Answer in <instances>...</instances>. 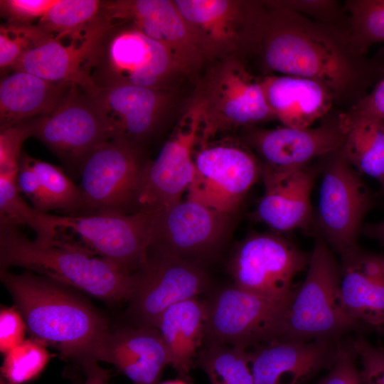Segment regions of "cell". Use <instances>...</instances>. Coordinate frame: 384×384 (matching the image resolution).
I'll list each match as a JSON object with an SVG mask.
<instances>
[{
  "label": "cell",
  "mask_w": 384,
  "mask_h": 384,
  "mask_svg": "<svg viewBox=\"0 0 384 384\" xmlns=\"http://www.w3.org/2000/svg\"><path fill=\"white\" fill-rule=\"evenodd\" d=\"M358 324L343 303L339 263L321 237L314 242L306 277L289 302L283 340L338 338Z\"/></svg>",
  "instance_id": "4"
},
{
  "label": "cell",
  "mask_w": 384,
  "mask_h": 384,
  "mask_svg": "<svg viewBox=\"0 0 384 384\" xmlns=\"http://www.w3.org/2000/svg\"><path fill=\"white\" fill-rule=\"evenodd\" d=\"M0 279L36 341L82 367L99 362L111 327L90 302L71 287L29 271L0 270Z\"/></svg>",
  "instance_id": "2"
},
{
  "label": "cell",
  "mask_w": 384,
  "mask_h": 384,
  "mask_svg": "<svg viewBox=\"0 0 384 384\" xmlns=\"http://www.w3.org/2000/svg\"><path fill=\"white\" fill-rule=\"evenodd\" d=\"M356 355L351 346L342 345L329 371L318 384H362L356 365Z\"/></svg>",
  "instance_id": "41"
},
{
  "label": "cell",
  "mask_w": 384,
  "mask_h": 384,
  "mask_svg": "<svg viewBox=\"0 0 384 384\" xmlns=\"http://www.w3.org/2000/svg\"><path fill=\"white\" fill-rule=\"evenodd\" d=\"M73 85L50 82L25 71H12L1 80L0 129L50 114Z\"/></svg>",
  "instance_id": "24"
},
{
  "label": "cell",
  "mask_w": 384,
  "mask_h": 384,
  "mask_svg": "<svg viewBox=\"0 0 384 384\" xmlns=\"http://www.w3.org/2000/svg\"><path fill=\"white\" fill-rule=\"evenodd\" d=\"M0 384H9L4 378L1 377L0 378Z\"/></svg>",
  "instance_id": "48"
},
{
  "label": "cell",
  "mask_w": 384,
  "mask_h": 384,
  "mask_svg": "<svg viewBox=\"0 0 384 384\" xmlns=\"http://www.w3.org/2000/svg\"><path fill=\"white\" fill-rule=\"evenodd\" d=\"M338 117L342 124L363 118L384 119V77L368 94Z\"/></svg>",
  "instance_id": "42"
},
{
  "label": "cell",
  "mask_w": 384,
  "mask_h": 384,
  "mask_svg": "<svg viewBox=\"0 0 384 384\" xmlns=\"http://www.w3.org/2000/svg\"><path fill=\"white\" fill-rule=\"evenodd\" d=\"M30 164L37 174L50 203L52 210H60L65 215H78L82 206L79 186L58 166L29 156Z\"/></svg>",
  "instance_id": "32"
},
{
  "label": "cell",
  "mask_w": 384,
  "mask_h": 384,
  "mask_svg": "<svg viewBox=\"0 0 384 384\" xmlns=\"http://www.w3.org/2000/svg\"><path fill=\"white\" fill-rule=\"evenodd\" d=\"M260 84L272 114L287 127H310L336 100L325 85L308 78L282 75Z\"/></svg>",
  "instance_id": "23"
},
{
  "label": "cell",
  "mask_w": 384,
  "mask_h": 384,
  "mask_svg": "<svg viewBox=\"0 0 384 384\" xmlns=\"http://www.w3.org/2000/svg\"><path fill=\"white\" fill-rule=\"evenodd\" d=\"M136 274L126 314L137 326L156 328L169 307L197 298L208 285L201 262L153 252H148L146 264Z\"/></svg>",
  "instance_id": "10"
},
{
  "label": "cell",
  "mask_w": 384,
  "mask_h": 384,
  "mask_svg": "<svg viewBox=\"0 0 384 384\" xmlns=\"http://www.w3.org/2000/svg\"><path fill=\"white\" fill-rule=\"evenodd\" d=\"M181 16L195 23H208L228 10L226 1H175Z\"/></svg>",
  "instance_id": "44"
},
{
  "label": "cell",
  "mask_w": 384,
  "mask_h": 384,
  "mask_svg": "<svg viewBox=\"0 0 384 384\" xmlns=\"http://www.w3.org/2000/svg\"><path fill=\"white\" fill-rule=\"evenodd\" d=\"M273 4L297 12L311 20L343 28L338 24L343 19V13L337 1L331 0H290Z\"/></svg>",
  "instance_id": "38"
},
{
  "label": "cell",
  "mask_w": 384,
  "mask_h": 384,
  "mask_svg": "<svg viewBox=\"0 0 384 384\" xmlns=\"http://www.w3.org/2000/svg\"><path fill=\"white\" fill-rule=\"evenodd\" d=\"M99 361L114 366L134 384H159L170 357L156 328L129 325L111 329Z\"/></svg>",
  "instance_id": "19"
},
{
  "label": "cell",
  "mask_w": 384,
  "mask_h": 384,
  "mask_svg": "<svg viewBox=\"0 0 384 384\" xmlns=\"http://www.w3.org/2000/svg\"><path fill=\"white\" fill-rule=\"evenodd\" d=\"M48 360L49 355L42 343L24 340L5 354L1 377L9 384H22L36 377Z\"/></svg>",
  "instance_id": "33"
},
{
  "label": "cell",
  "mask_w": 384,
  "mask_h": 384,
  "mask_svg": "<svg viewBox=\"0 0 384 384\" xmlns=\"http://www.w3.org/2000/svg\"><path fill=\"white\" fill-rule=\"evenodd\" d=\"M112 139L141 148L156 129L161 97L154 88L124 85L92 94Z\"/></svg>",
  "instance_id": "22"
},
{
  "label": "cell",
  "mask_w": 384,
  "mask_h": 384,
  "mask_svg": "<svg viewBox=\"0 0 384 384\" xmlns=\"http://www.w3.org/2000/svg\"><path fill=\"white\" fill-rule=\"evenodd\" d=\"M20 267L105 302L129 301L137 280L130 272L75 243L40 245L17 227L0 225V270Z\"/></svg>",
  "instance_id": "3"
},
{
  "label": "cell",
  "mask_w": 384,
  "mask_h": 384,
  "mask_svg": "<svg viewBox=\"0 0 384 384\" xmlns=\"http://www.w3.org/2000/svg\"><path fill=\"white\" fill-rule=\"evenodd\" d=\"M341 344L338 338L308 341L276 340L250 351L255 384H302L329 369Z\"/></svg>",
  "instance_id": "15"
},
{
  "label": "cell",
  "mask_w": 384,
  "mask_h": 384,
  "mask_svg": "<svg viewBox=\"0 0 384 384\" xmlns=\"http://www.w3.org/2000/svg\"><path fill=\"white\" fill-rule=\"evenodd\" d=\"M383 190L384 191V187H383Z\"/></svg>",
  "instance_id": "49"
},
{
  "label": "cell",
  "mask_w": 384,
  "mask_h": 384,
  "mask_svg": "<svg viewBox=\"0 0 384 384\" xmlns=\"http://www.w3.org/2000/svg\"><path fill=\"white\" fill-rule=\"evenodd\" d=\"M102 20V1L55 0L36 25L60 39L84 36Z\"/></svg>",
  "instance_id": "28"
},
{
  "label": "cell",
  "mask_w": 384,
  "mask_h": 384,
  "mask_svg": "<svg viewBox=\"0 0 384 384\" xmlns=\"http://www.w3.org/2000/svg\"><path fill=\"white\" fill-rule=\"evenodd\" d=\"M16 186L19 192L28 198L35 209L44 213L52 210L41 181L30 164L29 156L23 151L19 161Z\"/></svg>",
  "instance_id": "40"
},
{
  "label": "cell",
  "mask_w": 384,
  "mask_h": 384,
  "mask_svg": "<svg viewBox=\"0 0 384 384\" xmlns=\"http://www.w3.org/2000/svg\"><path fill=\"white\" fill-rule=\"evenodd\" d=\"M205 324V302L197 298L171 306L157 323L156 328L168 350L170 365L184 380L204 342Z\"/></svg>",
  "instance_id": "25"
},
{
  "label": "cell",
  "mask_w": 384,
  "mask_h": 384,
  "mask_svg": "<svg viewBox=\"0 0 384 384\" xmlns=\"http://www.w3.org/2000/svg\"><path fill=\"white\" fill-rule=\"evenodd\" d=\"M33 137L78 174L85 157L112 134L93 95L73 84L53 112L37 117Z\"/></svg>",
  "instance_id": "12"
},
{
  "label": "cell",
  "mask_w": 384,
  "mask_h": 384,
  "mask_svg": "<svg viewBox=\"0 0 384 384\" xmlns=\"http://www.w3.org/2000/svg\"><path fill=\"white\" fill-rule=\"evenodd\" d=\"M28 225L36 233V242L47 245L57 238L48 213L31 207L20 196L16 178L0 176V225Z\"/></svg>",
  "instance_id": "30"
},
{
  "label": "cell",
  "mask_w": 384,
  "mask_h": 384,
  "mask_svg": "<svg viewBox=\"0 0 384 384\" xmlns=\"http://www.w3.org/2000/svg\"><path fill=\"white\" fill-rule=\"evenodd\" d=\"M197 126L180 127L149 162L139 199L140 210L156 212L181 200L194 174L193 147Z\"/></svg>",
  "instance_id": "18"
},
{
  "label": "cell",
  "mask_w": 384,
  "mask_h": 384,
  "mask_svg": "<svg viewBox=\"0 0 384 384\" xmlns=\"http://www.w3.org/2000/svg\"><path fill=\"white\" fill-rule=\"evenodd\" d=\"M105 23L82 36L66 38L67 44L52 37L24 53L10 70L25 71L50 82L75 84L90 94L96 93L98 90L87 73L86 65Z\"/></svg>",
  "instance_id": "21"
},
{
  "label": "cell",
  "mask_w": 384,
  "mask_h": 384,
  "mask_svg": "<svg viewBox=\"0 0 384 384\" xmlns=\"http://www.w3.org/2000/svg\"><path fill=\"white\" fill-rule=\"evenodd\" d=\"M346 31L360 55L373 44L384 42V0H349L345 2Z\"/></svg>",
  "instance_id": "31"
},
{
  "label": "cell",
  "mask_w": 384,
  "mask_h": 384,
  "mask_svg": "<svg viewBox=\"0 0 384 384\" xmlns=\"http://www.w3.org/2000/svg\"><path fill=\"white\" fill-rule=\"evenodd\" d=\"M370 203L368 188L342 150L331 154L322 174L317 220L324 240L340 255L358 247V235Z\"/></svg>",
  "instance_id": "11"
},
{
  "label": "cell",
  "mask_w": 384,
  "mask_h": 384,
  "mask_svg": "<svg viewBox=\"0 0 384 384\" xmlns=\"http://www.w3.org/2000/svg\"><path fill=\"white\" fill-rule=\"evenodd\" d=\"M55 0H1V16L8 24L33 25L40 20L55 3Z\"/></svg>",
  "instance_id": "39"
},
{
  "label": "cell",
  "mask_w": 384,
  "mask_h": 384,
  "mask_svg": "<svg viewBox=\"0 0 384 384\" xmlns=\"http://www.w3.org/2000/svg\"><path fill=\"white\" fill-rule=\"evenodd\" d=\"M363 231L368 237L378 239L384 242V220L368 224L363 228Z\"/></svg>",
  "instance_id": "46"
},
{
  "label": "cell",
  "mask_w": 384,
  "mask_h": 384,
  "mask_svg": "<svg viewBox=\"0 0 384 384\" xmlns=\"http://www.w3.org/2000/svg\"><path fill=\"white\" fill-rule=\"evenodd\" d=\"M26 329L22 315L14 307H2L0 311V350L6 354L24 340Z\"/></svg>",
  "instance_id": "43"
},
{
  "label": "cell",
  "mask_w": 384,
  "mask_h": 384,
  "mask_svg": "<svg viewBox=\"0 0 384 384\" xmlns=\"http://www.w3.org/2000/svg\"><path fill=\"white\" fill-rule=\"evenodd\" d=\"M102 14L109 22H129L165 46L186 33L179 15L169 1H102Z\"/></svg>",
  "instance_id": "26"
},
{
  "label": "cell",
  "mask_w": 384,
  "mask_h": 384,
  "mask_svg": "<svg viewBox=\"0 0 384 384\" xmlns=\"http://www.w3.org/2000/svg\"><path fill=\"white\" fill-rule=\"evenodd\" d=\"M340 256V289L347 312L358 324L384 326V255L356 247Z\"/></svg>",
  "instance_id": "20"
},
{
  "label": "cell",
  "mask_w": 384,
  "mask_h": 384,
  "mask_svg": "<svg viewBox=\"0 0 384 384\" xmlns=\"http://www.w3.org/2000/svg\"><path fill=\"white\" fill-rule=\"evenodd\" d=\"M274 9L264 34V58L270 69L317 81L336 100L353 97L355 104L384 77V50L365 58L355 50L346 28Z\"/></svg>",
  "instance_id": "1"
},
{
  "label": "cell",
  "mask_w": 384,
  "mask_h": 384,
  "mask_svg": "<svg viewBox=\"0 0 384 384\" xmlns=\"http://www.w3.org/2000/svg\"><path fill=\"white\" fill-rule=\"evenodd\" d=\"M316 172L308 165L282 171L262 166L264 194L253 213L279 233L309 230L314 222L311 192Z\"/></svg>",
  "instance_id": "16"
},
{
  "label": "cell",
  "mask_w": 384,
  "mask_h": 384,
  "mask_svg": "<svg viewBox=\"0 0 384 384\" xmlns=\"http://www.w3.org/2000/svg\"><path fill=\"white\" fill-rule=\"evenodd\" d=\"M291 299L265 297L233 284L218 289L204 301L205 343L228 344L248 349L282 339Z\"/></svg>",
  "instance_id": "7"
},
{
  "label": "cell",
  "mask_w": 384,
  "mask_h": 384,
  "mask_svg": "<svg viewBox=\"0 0 384 384\" xmlns=\"http://www.w3.org/2000/svg\"><path fill=\"white\" fill-rule=\"evenodd\" d=\"M346 134L341 149L359 174L376 179L384 187V119L363 118L342 124Z\"/></svg>",
  "instance_id": "27"
},
{
  "label": "cell",
  "mask_w": 384,
  "mask_h": 384,
  "mask_svg": "<svg viewBox=\"0 0 384 384\" xmlns=\"http://www.w3.org/2000/svg\"><path fill=\"white\" fill-rule=\"evenodd\" d=\"M225 114L239 124L260 122L272 114L261 84L248 81H241L235 95L226 102Z\"/></svg>",
  "instance_id": "35"
},
{
  "label": "cell",
  "mask_w": 384,
  "mask_h": 384,
  "mask_svg": "<svg viewBox=\"0 0 384 384\" xmlns=\"http://www.w3.org/2000/svg\"><path fill=\"white\" fill-rule=\"evenodd\" d=\"M211 384H255L250 351L223 343H205L196 362Z\"/></svg>",
  "instance_id": "29"
},
{
  "label": "cell",
  "mask_w": 384,
  "mask_h": 384,
  "mask_svg": "<svg viewBox=\"0 0 384 384\" xmlns=\"http://www.w3.org/2000/svg\"><path fill=\"white\" fill-rule=\"evenodd\" d=\"M160 384H188L184 380H174L165 381Z\"/></svg>",
  "instance_id": "47"
},
{
  "label": "cell",
  "mask_w": 384,
  "mask_h": 384,
  "mask_svg": "<svg viewBox=\"0 0 384 384\" xmlns=\"http://www.w3.org/2000/svg\"><path fill=\"white\" fill-rule=\"evenodd\" d=\"M262 164L236 145L203 146L194 157V174L186 198L233 214L255 183Z\"/></svg>",
  "instance_id": "14"
},
{
  "label": "cell",
  "mask_w": 384,
  "mask_h": 384,
  "mask_svg": "<svg viewBox=\"0 0 384 384\" xmlns=\"http://www.w3.org/2000/svg\"><path fill=\"white\" fill-rule=\"evenodd\" d=\"M85 380L83 384H107L110 378V371L99 366L97 362L83 367Z\"/></svg>",
  "instance_id": "45"
},
{
  "label": "cell",
  "mask_w": 384,
  "mask_h": 384,
  "mask_svg": "<svg viewBox=\"0 0 384 384\" xmlns=\"http://www.w3.org/2000/svg\"><path fill=\"white\" fill-rule=\"evenodd\" d=\"M310 255L282 234L252 233L235 249L228 264L233 284L277 300H289L294 277L308 267Z\"/></svg>",
  "instance_id": "9"
},
{
  "label": "cell",
  "mask_w": 384,
  "mask_h": 384,
  "mask_svg": "<svg viewBox=\"0 0 384 384\" xmlns=\"http://www.w3.org/2000/svg\"><path fill=\"white\" fill-rule=\"evenodd\" d=\"M149 162L140 147L119 139L97 146L79 169L82 206L78 215L141 211L139 199Z\"/></svg>",
  "instance_id": "6"
},
{
  "label": "cell",
  "mask_w": 384,
  "mask_h": 384,
  "mask_svg": "<svg viewBox=\"0 0 384 384\" xmlns=\"http://www.w3.org/2000/svg\"><path fill=\"white\" fill-rule=\"evenodd\" d=\"M49 216L57 238L75 237L87 250L130 272L146 262L154 212Z\"/></svg>",
  "instance_id": "8"
},
{
  "label": "cell",
  "mask_w": 384,
  "mask_h": 384,
  "mask_svg": "<svg viewBox=\"0 0 384 384\" xmlns=\"http://www.w3.org/2000/svg\"><path fill=\"white\" fill-rule=\"evenodd\" d=\"M36 118L0 129V176L16 178L23 142L34 134Z\"/></svg>",
  "instance_id": "36"
},
{
  "label": "cell",
  "mask_w": 384,
  "mask_h": 384,
  "mask_svg": "<svg viewBox=\"0 0 384 384\" xmlns=\"http://www.w3.org/2000/svg\"><path fill=\"white\" fill-rule=\"evenodd\" d=\"M351 346L361 362L362 384H384V351L374 346L363 336H357Z\"/></svg>",
  "instance_id": "37"
},
{
  "label": "cell",
  "mask_w": 384,
  "mask_h": 384,
  "mask_svg": "<svg viewBox=\"0 0 384 384\" xmlns=\"http://www.w3.org/2000/svg\"><path fill=\"white\" fill-rule=\"evenodd\" d=\"M231 215L186 198L154 212L149 252L201 262L220 248Z\"/></svg>",
  "instance_id": "13"
},
{
  "label": "cell",
  "mask_w": 384,
  "mask_h": 384,
  "mask_svg": "<svg viewBox=\"0 0 384 384\" xmlns=\"http://www.w3.org/2000/svg\"><path fill=\"white\" fill-rule=\"evenodd\" d=\"M52 37L37 25H1V70H10L24 53Z\"/></svg>",
  "instance_id": "34"
},
{
  "label": "cell",
  "mask_w": 384,
  "mask_h": 384,
  "mask_svg": "<svg viewBox=\"0 0 384 384\" xmlns=\"http://www.w3.org/2000/svg\"><path fill=\"white\" fill-rule=\"evenodd\" d=\"M345 137L338 114L316 127H284L258 132L251 142L263 160V167L282 171L307 166L314 158L338 151Z\"/></svg>",
  "instance_id": "17"
},
{
  "label": "cell",
  "mask_w": 384,
  "mask_h": 384,
  "mask_svg": "<svg viewBox=\"0 0 384 384\" xmlns=\"http://www.w3.org/2000/svg\"><path fill=\"white\" fill-rule=\"evenodd\" d=\"M169 65L165 45L131 23L107 21L95 40L86 71L98 90L124 85L154 88Z\"/></svg>",
  "instance_id": "5"
}]
</instances>
